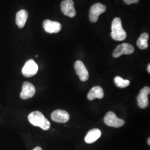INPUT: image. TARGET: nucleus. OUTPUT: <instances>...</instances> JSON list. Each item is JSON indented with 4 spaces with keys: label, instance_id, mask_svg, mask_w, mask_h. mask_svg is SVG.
<instances>
[{
    "label": "nucleus",
    "instance_id": "nucleus-4",
    "mask_svg": "<svg viewBox=\"0 0 150 150\" xmlns=\"http://www.w3.org/2000/svg\"><path fill=\"white\" fill-rule=\"evenodd\" d=\"M106 10V7L100 3H96L91 6L90 10V20L92 22H96L101 14Z\"/></svg>",
    "mask_w": 150,
    "mask_h": 150
},
{
    "label": "nucleus",
    "instance_id": "nucleus-3",
    "mask_svg": "<svg viewBox=\"0 0 150 150\" xmlns=\"http://www.w3.org/2000/svg\"><path fill=\"white\" fill-rule=\"evenodd\" d=\"M104 122L108 126L118 128L122 127L125 124V121L122 119L117 117L116 114L111 111L107 113L104 117Z\"/></svg>",
    "mask_w": 150,
    "mask_h": 150
},
{
    "label": "nucleus",
    "instance_id": "nucleus-1",
    "mask_svg": "<svg viewBox=\"0 0 150 150\" xmlns=\"http://www.w3.org/2000/svg\"><path fill=\"white\" fill-rule=\"evenodd\" d=\"M28 120L32 125L40 127L43 130H48L50 128V122L40 111L31 113L28 116Z\"/></svg>",
    "mask_w": 150,
    "mask_h": 150
},
{
    "label": "nucleus",
    "instance_id": "nucleus-9",
    "mask_svg": "<svg viewBox=\"0 0 150 150\" xmlns=\"http://www.w3.org/2000/svg\"><path fill=\"white\" fill-rule=\"evenodd\" d=\"M62 12L66 16L74 17L76 12L74 7V3L72 0H64L61 5Z\"/></svg>",
    "mask_w": 150,
    "mask_h": 150
},
{
    "label": "nucleus",
    "instance_id": "nucleus-2",
    "mask_svg": "<svg viewBox=\"0 0 150 150\" xmlns=\"http://www.w3.org/2000/svg\"><path fill=\"white\" fill-rule=\"evenodd\" d=\"M111 37L114 40L121 41L127 37V33L122 28V21L119 17L113 19L111 25Z\"/></svg>",
    "mask_w": 150,
    "mask_h": 150
},
{
    "label": "nucleus",
    "instance_id": "nucleus-11",
    "mask_svg": "<svg viewBox=\"0 0 150 150\" xmlns=\"http://www.w3.org/2000/svg\"><path fill=\"white\" fill-rule=\"evenodd\" d=\"M51 119L56 122L66 123L69 121L70 119V115L66 111L57 110L52 113Z\"/></svg>",
    "mask_w": 150,
    "mask_h": 150
},
{
    "label": "nucleus",
    "instance_id": "nucleus-6",
    "mask_svg": "<svg viewBox=\"0 0 150 150\" xmlns=\"http://www.w3.org/2000/svg\"><path fill=\"white\" fill-rule=\"evenodd\" d=\"M134 46L127 43H123L118 45L113 52V56L115 58H117L122 54H130L134 53Z\"/></svg>",
    "mask_w": 150,
    "mask_h": 150
},
{
    "label": "nucleus",
    "instance_id": "nucleus-12",
    "mask_svg": "<svg viewBox=\"0 0 150 150\" xmlns=\"http://www.w3.org/2000/svg\"><path fill=\"white\" fill-rule=\"evenodd\" d=\"M43 27L46 32L49 33H54L59 32L61 30L62 26L58 22L46 20L43 21Z\"/></svg>",
    "mask_w": 150,
    "mask_h": 150
},
{
    "label": "nucleus",
    "instance_id": "nucleus-14",
    "mask_svg": "<svg viewBox=\"0 0 150 150\" xmlns=\"http://www.w3.org/2000/svg\"><path fill=\"white\" fill-rule=\"evenodd\" d=\"M103 96V91L102 88L100 86H95L92 87L87 95V98L90 101L93 100L96 98L101 99Z\"/></svg>",
    "mask_w": 150,
    "mask_h": 150
},
{
    "label": "nucleus",
    "instance_id": "nucleus-10",
    "mask_svg": "<svg viewBox=\"0 0 150 150\" xmlns=\"http://www.w3.org/2000/svg\"><path fill=\"white\" fill-rule=\"evenodd\" d=\"M36 92L35 87L29 82H25L22 85V89L20 93L22 99L27 100L34 96Z\"/></svg>",
    "mask_w": 150,
    "mask_h": 150
},
{
    "label": "nucleus",
    "instance_id": "nucleus-8",
    "mask_svg": "<svg viewBox=\"0 0 150 150\" xmlns=\"http://www.w3.org/2000/svg\"><path fill=\"white\" fill-rule=\"evenodd\" d=\"M75 71L76 74L80 77L81 81H86L89 77L88 72L84 64L81 61H77L75 63Z\"/></svg>",
    "mask_w": 150,
    "mask_h": 150
},
{
    "label": "nucleus",
    "instance_id": "nucleus-7",
    "mask_svg": "<svg viewBox=\"0 0 150 150\" xmlns=\"http://www.w3.org/2000/svg\"><path fill=\"white\" fill-rule=\"evenodd\" d=\"M150 88L149 87H145L140 92L137 97L138 105L141 108H146L149 105L148 96L150 94Z\"/></svg>",
    "mask_w": 150,
    "mask_h": 150
},
{
    "label": "nucleus",
    "instance_id": "nucleus-13",
    "mask_svg": "<svg viewBox=\"0 0 150 150\" xmlns=\"http://www.w3.org/2000/svg\"><path fill=\"white\" fill-rule=\"evenodd\" d=\"M101 136V132L99 129H92L87 132L85 138V141L87 144H92L96 141Z\"/></svg>",
    "mask_w": 150,
    "mask_h": 150
},
{
    "label": "nucleus",
    "instance_id": "nucleus-18",
    "mask_svg": "<svg viewBox=\"0 0 150 150\" xmlns=\"http://www.w3.org/2000/svg\"><path fill=\"white\" fill-rule=\"evenodd\" d=\"M126 4L127 5H131L132 4H136L138 3L139 0H123Z\"/></svg>",
    "mask_w": 150,
    "mask_h": 150
},
{
    "label": "nucleus",
    "instance_id": "nucleus-19",
    "mask_svg": "<svg viewBox=\"0 0 150 150\" xmlns=\"http://www.w3.org/2000/svg\"><path fill=\"white\" fill-rule=\"evenodd\" d=\"M33 150H42V149L40 147H36Z\"/></svg>",
    "mask_w": 150,
    "mask_h": 150
},
{
    "label": "nucleus",
    "instance_id": "nucleus-15",
    "mask_svg": "<svg viewBox=\"0 0 150 150\" xmlns=\"http://www.w3.org/2000/svg\"><path fill=\"white\" fill-rule=\"evenodd\" d=\"M28 18V12L25 10H21L16 14V25L19 28H23L25 26Z\"/></svg>",
    "mask_w": 150,
    "mask_h": 150
},
{
    "label": "nucleus",
    "instance_id": "nucleus-17",
    "mask_svg": "<svg viewBox=\"0 0 150 150\" xmlns=\"http://www.w3.org/2000/svg\"><path fill=\"white\" fill-rule=\"evenodd\" d=\"M114 82L116 86L120 88H125L129 86L130 84V82L128 80H124L120 76H116L114 79Z\"/></svg>",
    "mask_w": 150,
    "mask_h": 150
},
{
    "label": "nucleus",
    "instance_id": "nucleus-5",
    "mask_svg": "<svg viewBox=\"0 0 150 150\" xmlns=\"http://www.w3.org/2000/svg\"><path fill=\"white\" fill-rule=\"evenodd\" d=\"M38 66L33 59L28 60L22 70L23 75L26 77H31L38 73Z\"/></svg>",
    "mask_w": 150,
    "mask_h": 150
},
{
    "label": "nucleus",
    "instance_id": "nucleus-16",
    "mask_svg": "<svg viewBox=\"0 0 150 150\" xmlns=\"http://www.w3.org/2000/svg\"><path fill=\"white\" fill-rule=\"evenodd\" d=\"M149 38V35L147 33H144L141 34V36L139 38L137 41V45L141 50H145L147 48L148 45V40Z\"/></svg>",
    "mask_w": 150,
    "mask_h": 150
},
{
    "label": "nucleus",
    "instance_id": "nucleus-21",
    "mask_svg": "<svg viewBox=\"0 0 150 150\" xmlns=\"http://www.w3.org/2000/svg\"><path fill=\"white\" fill-rule=\"evenodd\" d=\"M147 142H148V144L149 145H150V139L149 138V139H148V141H147Z\"/></svg>",
    "mask_w": 150,
    "mask_h": 150
},
{
    "label": "nucleus",
    "instance_id": "nucleus-20",
    "mask_svg": "<svg viewBox=\"0 0 150 150\" xmlns=\"http://www.w3.org/2000/svg\"><path fill=\"white\" fill-rule=\"evenodd\" d=\"M147 71H148L149 73H150V64H149L147 66Z\"/></svg>",
    "mask_w": 150,
    "mask_h": 150
}]
</instances>
